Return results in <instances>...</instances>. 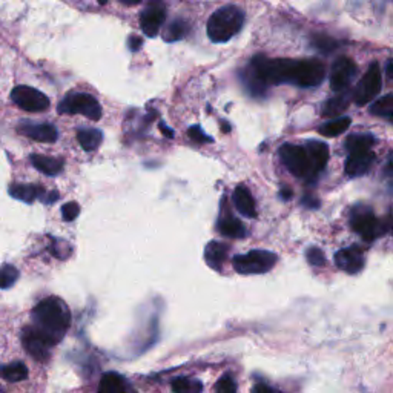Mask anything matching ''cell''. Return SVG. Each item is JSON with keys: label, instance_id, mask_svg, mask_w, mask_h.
Masks as SVG:
<instances>
[{"label": "cell", "instance_id": "cell-25", "mask_svg": "<svg viewBox=\"0 0 393 393\" xmlns=\"http://www.w3.org/2000/svg\"><path fill=\"white\" fill-rule=\"evenodd\" d=\"M375 138L370 134H355L347 138L346 148L349 151V154H353V152H369L374 148Z\"/></svg>", "mask_w": 393, "mask_h": 393}, {"label": "cell", "instance_id": "cell-36", "mask_svg": "<svg viewBox=\"0 0 393 393\" xmlns=\"http://www.w3.org/2000/svg\"><path fill=\"white\" fill-rule=\"evenodd\" d=\"M187 135L191 137L192 140H195L196 143H212L214 142V138L203 133V129L200 126H191V128H189Z\"/></svg>", "mask_w": 393, "mask_h": 393}, {"label": "cell", "instance_id": "cell-16", "mask_svg": "<svg viewBox=\"0 0 393 393\" xmlns=\"http://www.w3.org/2000/svg\"><path fill=\"white\" fill-rule=\"evenodd\" d=\"M306 151H308L310 165H312V180H315L319 172H323V169L327 165V160H329V148L323 142L317 140H309L306 143Z\"/></svg>", "mask_w": 393, "mask_h": 393}, {"label": "cell", "instance_id": "cell-13", "mask_svg": "<svg viewBox=\"0 0 393 393\" xmlns=\"http://www.w3.org/2000/svg\"><path fill=\"white\" fill-rule=\"evenodd\" d=\"M19 133L25 135L31 140L40 142V143H54L57 140V129L51 123H35V122H22L19 128Z\"/></svg>", "mask_w": 393, "mask_h": 393}, {"label": "cell", "instance_id": "cell-5", "mask_svg": "<svg viewBox=\"0 0 393 393\" xmlns=\"http://www.w3.org/2000/svg\"><path fill=\"white\" fill-rule=\"evenodd\" d=\"M276 263V256L269 251H251L234 258V269L243 275L266 274Z\"/></svg>", "mask_w": 393, "mask_h": 393}, {"label": "cell", "instance_id": "cell-35", "mask_svg": "<svg viewBox=\"0 0 393 393\" xmlns=\"http://www.w3.org/2000/svg\"><path fill=\"white\" fill-rule=\"evenodd\" d=\"M314 47L318 48V51H323V53H331L337 47V42L326 37V35H317L314 39Z\"/></svg>", "mask_w": 393, "mask_h": 393}, {"label": "cell", "instance_id": "cell-44", "mask_svg": "<svg viewBox=\"0 0 393 393\" xmlns=\"http://www.w3.org/2000/svg\"><path fill=\"white\" fill-rule=\"evenodd\" d=\"M387 119H389V120H390V122L393 123V114H392V115H389V117H387Z\"/></svg>", "mask_w": 393, "mask_h": 393}, {"label": "cell", "instance_id": "cell-31", "mask_svg": "<svg viewBox=\"0 0 393 393\" xmlns=\"http://www.w3.org/2000/svg\"><path fill=\"white\" fill-rule=\"evenodd\" d=\"M370 111L375 115H383V117L387 119L389 115L393 114V92L375 101L372 108H370Z\"/></svg>", "mask_w": 393, "mask_h": 393}, {"label": "cell", "instance_id": "cell-20", "mask_svg": "<svg viewBox=\"0 0 393 393\" xmlns=\"http://www.w3.org/2000/svg\"><path fill=\"white\" fill-rule=\"evenodd\" d=\"M31 163L35 169L47 174V176H57V174H60L63 171V166H65L63 160L60 158L40 156V154L31 156Z\"/></svg>", "mask_w": 393, "mask_h": 393}, {"label": "cell", "instance_id": "cell-4", "mask_svg": "<svg viewBox=\"0 0 393 393\" xmlns=\"http://www.w3.org/2000/svg\"><path fill=\"white\" fill-rule=\"evenodd\" d=\"M60 114H82L86 119L97 122L101 119V106L91 94H69L59 103Z\"/></svg>", "mask_w": 393, "mask_h": 393}, {"label": "cell", "instance_id": "cell-21", "mask_svg": "<svg viewBox=\"0 0 393 393\" xmlns=\"http://www.w3.org/2000/svg\"><path fill=\"white\" fill-rule=\"evenodd\" d=\"M10 195L24 203H33L35 199L42 200L45 191L37 185H12L10 186Z\"/></svg>", "mask_w": 393, "mask_h": 393}, {"label": "cell", "instance_id": "cell-43", "mask_svg": "<svg viewBox=\"0 0 393 393\" xmlns=\"http://www.w3.org/2000/svg\"><path fill=\"white\" fill-rule=\"evenodd\" d=\"M281 195L285 196L286 200H289V199H290V195H292V194H290V191H287V189H286V191H281Z\"/></svg>", "mask_w": 393, "mask_h": 393}, {"label": "cell", "instance_id": "cell-41", "mask_svg": "<svg viewBox=\"0 0 393 393\" xmlns=\"http://www.w3.org/2000/svg\"><path fill=\"white\" fill-rule=\"evenodd\" d=\"M385 72H387L389 78H392V80H393V59H390V60H389V63H387V68H385Z\"/></svg>", "mask_w": 393, "mask_h": 393}, {"label": "cell", "instance_id": "cell-45", "mask_svg": "<svg viewBox=\"0 0 393 393\" xmlns=\"http://www.w3.org/2000/svg\"><path fill=\"white\" fill-rule=\"evenodd\" d=\"M392 167H393V162H392Z\"/></svg>", "mask_w": 393, "mask_h": 393}, {"label": "cell", "instance_id": "cell-38", "mask_svg": "<svg viewBox=\"0 0 393 393\" xmlns=\"http://www.w3.org/2000/svg\"><path fill=\"white\" fill-rule=\"evenodd\" d=\"M252 393H281V392H278L276 389L271 387V385H267L265 383H258V384L253 385Z\"/></svg>", "mask_w": 393, "mask_h": 393}, {"label": "cell", "instance_id": "cell-7", "mask_svg": "<svg viewBox=\"0 0 393 393\" xmlns=\"http://www.w3.org/2000/svg\"><path fill=\"white\" fill-rule=\"evenodd\" d=\"M281 162L289 172H292L295 177L312 180V165L306 148L295 147V144H283L280 148Z\"/></svg>", "mask_w": 393, "mask_h": 393}, {"label": "cell", "instance_id": "cell-18", "mask_svg": "<svg viewBox=\"0 0 393 393\" xmlns=\"http://www.w3.org/2000/svg\"><path fill=\"white\" fill-rule=\"evenodd\" d=\"M234 205L240 214L246 218H256L257 217V208H256V200L251 194L249 189L246 186H237L234 191Z\"/></svg>", "mask_w": 393, "mask_h": 393}, {"label": "cell", "instance_id": "cell-27", "mask_svg": "<svg viewBox=\"0 0 393 393\" xmlns=\"http://www.w3.org/2000/svg\"><path fill=\"white\" fill-rule=\"evenodd\" d=\"M187 31H189L187 22L185 19H176L166 26V30L163 33V39L165 42H169V43L177 42V40L183 39L187 34Z\"/></svg>", "mask_w": 393, "mask_h": 393}, {"label": "cell", "instance_id": "cell-29", "mask_svg": "<svg viewBox=\"0 0 393 393\" xmlns=\"http://www.w3.org/2000/svg\"><path fill=\"white\" fill-rule=\"evenodd\" d=\"M351 119L349 117H341V119H335L331 120L329 123H326L321 128H319V133L326 137H337L340 134H343L344 131L349 129L351 126Z\"/></svg>", "mask_w": 393, "mask_h": 393}, {"label": "cell", "instance_id": "cell-33", "mask_svg": "<svg viewBox=\"0 0 393 393\" xmlns=\"http://www.w3.org/2000/svg\"><path fill=\"white\" fill-rule=\"evenodd\" d=\"M306 257L312 266H324L326 265V257L321 249L318 247H309L308 252H306Z\"/></svg>", "mask_w": 393, "mask_h": 393}, {"label": "cell", "instance_id": "cell-1", "mask_svg": "<svg viewBox=\"0 0 393 393\" xmlns=\"http://www.w3.org/2000/svg\"><path fill=\"white\" fill-rule=\"evenodd\" d=\"M324 76V65L315 59H267L265 56L253 57L249 68L243 71L244 83L258 92H266L269 85L280 83H294L301 88H314L323 82Z\"/></svg>", "mask_w": 393, "mask_h": 393}, {"label": "cell", "instance_id": "cell-23", "mask_svg": "<svg viewBox=\"0 0 393 393\" xmlns=\"http://www.w3.org/2000/svg\"><path fill=\"white\" fill-rule=\"evenodd\" d=\"M349 103H351V96L349 92H340L338 96L331 97L326 101L323 106V115L324 117H337L341 112L347 109Z\"/></svg>", "mask_w": 393, "mask_h": 393}, {"label": "cell", "instance_id": "cell-12", "mask_svg": "<svg viewBox=\"0 0 393 393\" xmlns=\"http://www.w3.org/2000/svg\"><path fill=\"white\" fill-rule=\"evenodd\" d=\"M166 19V8L163 3H149L147 8L143 10L140 16V25L142 31L148 37H156L160 33L163 22Z\"/></svg>", "mask_w": 393, "mask_h": 393}, {"label": "cell", "instance_id": "cell-32", "mask_svg": "<svg viewBox=\"0 0 393 393\" xmlns=\"http://www.w3.org/2000/svg\"><path fill=\"white\" fill-rule=\"evenodd\" d=\"M215 393H237V384L232 380V376L224 375L217 383Z\"/></svg>", "mask_w": 393, "mask_h": 393}, {"label": "cell", "instance_id": "cell-6", "mask_svg": "<svg viewBox=\"0 0 393 393\" xmlns=\"http://www.w3.org/2000/svg\"><path fill=\"white\" fill-rule=\"evenodd\" d=\"M351 226L366 242H374L375 238L384 235L383 223L374 210L367 206H355L351 212Z\"/></svg>", "mask_w": 393, "mask_h": 393}, {"label": "cell", "instance_id": "cell-28", "mask_svg": "<svg viewBox=\"0 0 393 393\" xmlns=\"http://www.w3.org/2000/svg\"><path fill=\"white\" fill-rule=\"evenodd\" d=\"M174 393H201L203 383L195 378H177L172 383Z\"/></svg>", "mask_w": 393, "mask_h": 393}, {"label": "cell", "instance_id": "cell-42", "mask_svg": "<svg viewBox=\"0 0 393 393\" xmlns=\"http://www.w3.org/2000/svg\"><path fill=\"white\" fill-rule=\"evenodd\" d=\"M160 129L163 131V134H167V137H169V138H172V137H174V133H172V131H171V129H167V128H165V126H163V123H162V125H160Z\"/></svg>", "mask_w": 393, "mask_h": 393}, {"label": "cell", "instance_id": "cell-2", "mask_svg": "<svg viewBox=\"0 0 393 393\" xmlns=\"http://www.w3.org/2000/svg\"><path fill=\"white\" fill-rule=\"evenodd\" d=\"M33 319L34 329L39 331L54 346L67 333L71 324V314L68 306L60 298L49 296L35 306Z\"/></svg>", "mask_w": 393, "mask_h": 393}, {"label": "cell", "instance_id": "cell-3", "mask_svg": "<svg viewBox=\"0 0 393 393\" xmlns=\"http://www.w3.org/2000/svg\"><path fill=\"white\" fill-rule=\"evenodd\" d=\"M244 24V12L238 6L228 5L217 10L208 20V35L214 43H226L240 33Z\"/></svg>", "mask_w": 393, "mask_h": 393}, {"label": "cell", "instance_id": "cell-37", "mask_svg": "<svg viewBox=\"0 0 393 393\" xmlns=\"http://www.w3.org/2000/svg\"><path fill=\"white\" fill-rule=\"evenodd\" d=\"M381 223H383L384 234H387V232H393V208L390 209V212L383 218Z\"/></svg>", "mask_w": 393, "mask_h": 393}, {"label": "cell", "instance_id": "cell-11", "mask_svg": "<svg viewBox=\"0 0 393 393\" xmlns=\"http://www.w3.org/2000/svg\"><path fill=\"white\" fill-rule=\"evenodd\" d=\"M22 341H24L26 352L30 353L33 358L37 361H47L49 358V349L53 347V344H51L49 340L43 337L39 331H35L33 326L25 327L24 333H22Z\"/></svg>", "mask_w": 393, "mask_h": 393}, {"label": "cell", "instance_id": "cell-22", "mask_svg": "<svg viewBox=\"0 0 393 393\" xmlns=\"http://www.w3.org/2000/svg\"><path fill=\"white\" fill-rule=\"evenodd\" d=\"M128 385L125 378L115 372H108L101 376L97 393H126Z\"/></svg>", "mask_w": 393, "mask_h": 393}, {"label": "cell", "instance_id": "cell-9", "mask_svg": "<svg viewBox=\"0 0 393 393\" xmlns=\"http://www.w3.org/2000/svg\"><path fill=\"white\" fill-rule=\"evenodd\" d=\"M11 99L19 108L28 112H42L49 108V99L45 94L26 85L16 86L11 91Z\"/></svg>", "mask_w": 393, "mask_h": 393}, {"label": "cell", "instance_id": "cell-39", "mask_svg": "<svg viewBox=\"0 0 393 393\" xmlns=\"http://www.w3.org/2000/svg\"><path fill=\"white\" fill-rule=\"evenodd\" d=\"M57 199H59V192H57V191H53V192H49V194H48V195L45 196V199H43L42 201H45L47 205H53L54 201H57Z\"/></svg>", "mask_w": 393, "mask_h": 393}, {"label": "cell", "instance_id": "cell-8", "mask_svg": "<svg viewBox=\"0 0 393 393\" xmlns=\"http://www.w3.org/2000/svg\"><path fill=\"white\" fill-rule=\"evenodd\" d=\"M381 86H383V78H381L380 65L372 63L353 91L352 97L356 101V105L364 106L370 103L372 100H375L381 91Z\"/></svg>", "mask_w": 393, "mask_h": 393}, {"label": "cell", "instance_id": "cell-15", "mask_svg": "<svg viewBox=\"0 0 393 393\" xmlns=\"http://www.w3.org/2000/svg\"><path fill=\"white\" fill-rule=\"evenodd\" d=\"M217 229L221 235L229 237V238H243L246 235V228L243 226V223L231 214L229 206L226 208V203L223 201L221 206V214L218 218Z\"/></svg>", "mask_w": 393, "mask_h": 393}, {"label": "cell", "instance_id": "cell-14", "mask_svg": "<svg viewBox=\"0 0 393 393\" xmlns=\"http://www.w3.org/2000/svg\"><path fill=\"white\" fill-rule=\"evenodd\" d=\"M335 265L347 274H358L364 267V253L360 247L352 246L341 249L335 256Z\"/></svg>", "mask_w": 393, "mask_h": 393}, {"label": "cell", "instance_id": "cell-24", "mask_svg": "<svg viewBox=\"0 0 393 393\" xmlns=\"http://www.w3.org/2000/svg\"><path fill=\"white\" fill-rule=\"evenodd\" d=\"M77 140L85 151L97 149L103 142V133L100 129H80L77 133Z\"/></svg>", "mask_w": 393, "mask_h": 393}, {"label": "cell", "instance_id": "cell-26", "mask_svg": "<svg viewBox=\"0 0 393 393\" xmlns=\"http://www.w3.org/2000/svg\"><path fill=\"white\" fill-rule=\"evenodd\" d=\"M0 376L10 383H19L28 378V367L24 362H12L0 367Z\"/></svg>", "mask_w": 393, "mask_h": 393}, {"label": "cell", "instance_id": "cell-19", "mask_svg": "<svg viewBox=\"0 0 393 393\" xmlns=\"http://www.w3.org/2000/svg\"><path fill=\"white\" fill-rule=\"evenodd\" d=\"M228 253L229 247L226 244L220 242H210L205 249V260L208 266L215 269V271H221L223 263L228 258Z\"/></svg>", "mask_w": 393, "mask_h": 393}, {"label": "cell", "instance_id": "cell-30", "mask_svg": "<svg viewBox=\"0 0 393 393\" xmlns=\"http://www.w3.org/2000/svg\"><path fill=\"white\" fill-rule=\"evenodd\" d=\"M19 278V271L16 266L3 265L0 266V289H8L14 286Z\"/></svg>", "mask_w": 393, "mask_h": 393}, {"label": "cell", "instance_id": "cell-34", "mask_svg": "<svg viewBox=\"0 0 393 393\" xmlns=\"http://www.w3.org/2000/svg\"><path fill=\"white\" fill-rule=\"evenodd\" d=\"M80 214V206L76 201H69L62 206V217L65 221H74Z\"/></svg>", "mask_w": 393, "mask_h": 393}, {"label": "cell", "instance_id": "cell-17", "mask_svg": "<svg viewBox=\"0 0 393 393\" xmlns=\"http://www.w3.org/2000/svg\"><path fill=\"white\" fill-rule=\"evenodd\" d=\"M374 152L369 151V152H353V154H349L347 157V162H346V174L349 177H361L366 174L370 166L374 163Z\"/></svg>", "mask_w": 393, "mask_h": 393}, {"label": "cell", "instance_id": "cell-10", "mask_svg": "<svg viewBox=\"0 0 393 393\" xmlns=\"http://www.w3.org/2000/svg\"><path fill=\"white\" fill-rule=\"evenodd\" d=\"M358 72V68L352 59L349 57H338L333 62L331 69V86L335 92H344L353 82V78Z\"/></svg>", "mask_w": 393, "mask_h": 393}, {"label": "cell", "instance_id": "cell-40", "mask_svg": "<svg viewBox=\"0 0 393 393\" xmlns=\"http://www.w3.org/2000/svg\"><path fill=\"white\" fill-rule=\"evenodd\" d=\"M140 47H142V39H138L137 35H133V37L129 39V48L133 51H137Z\"/></svg>", "mask_w": 393, "mask_h": 393}]
</instances>
